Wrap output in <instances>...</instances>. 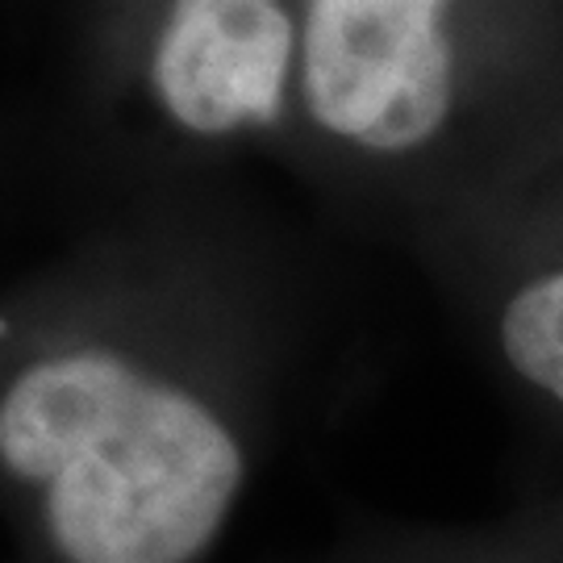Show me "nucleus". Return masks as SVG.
<instances>
[{"instance_id": "nucleus-1", "label": "nucleus", "mask_w": 563, "mask_h": 563, "mask_svg": "<svg viewBox=\"0 0 563 563\" xmlns=\"http://www.w3.org/2000/svg\"><path fill=\"white\" fill-rule=\"evenodd\" d=\"M225 363L125 322L9 346L0 472L21 563L209 560L255 467Z\"/></svg>"}, {"instance_id": "nucleus-2", "label": "nucleus", "mask_w": 563, "mask_h": 563, "mask_svg": "<svg viewBox=\"0 0 563 563\" xmlns=\"http://www.w3.org/2000/svg\"><path fill=\"white\" fill-rule=\"evenodd\" d=\"M451 13L455 0H301L305 118L363 155L430 146L460 92Z\"/></svg>"}, {"instance_id": "nucleus-3", "label": "nucleus", "mask_w": 563, "mask_h": 563, "mask_svg": "<svg viewBox=\"0 0 563 563\" xmlns=\"http://www.w3.org/2000/svg\"><path fill=\"white\" fill-rule=\"evenodd\" d=\"M301 4L167 0L151 46L163 113L197 139H230L280 118L297 92Z\"/></svg>"}, {"instance_id": "nucleus-4", "label": "nucleus", "mask_w": 563, "mask_h": 563, "mask_svg": "<svg viewBox=\"0 0 563 563\" xmlns=\"http://www.w3.org/2000/svg\"><path fill=\"white\" fill-rule=\"evenodd\" d=\"M318 563H563V518L493 530H376Z\"/></svg>"}, {"instance_id": "nucleus-5", "label": "nucleus", "mask_w": 563, "mask_h": 563, "mask_svg": "<svg viewBox=\"0 0 563 563\" xmlns=\"http://www.w3.org/2000/svg\"><path fill=\"white\" fill-rule=\"evenodd\" d=\"M493 346L530 397L563 409V263L505 292L493 313Z\"/></svg>"}]
</instances>
